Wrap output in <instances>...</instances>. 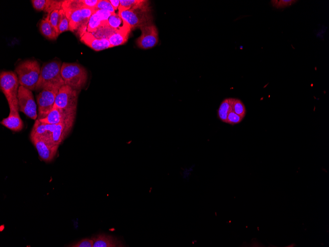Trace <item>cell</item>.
<instances>
[{
  "label": "cell",
  "instance_id": "cell-1",
  "mask_svg": "<svg viewBox=\"0 0 329 247\" xmlns=\"http://www.w3.org/2000/svg\"><path fill=\"white\" fill-rule=\"evenodd\" d=\"M62 65L59 61L44 64L41 68L39 78L34 90H42L48 86L60 88L65 85L61 74Z\"/></svg>",
  "mask_w": 329,
  "mask_h": 247
},
{
  "label": "cell",
  "instance_id": "cell-2",
  "mask_svg": "<svg viewBox=\"0 0 329 247\" xmlns=\"http://www.w3.org/2000/svg\"><path fill=\"white\" fill-rule=\"evenodd\" d=\"M84 7L81 0H64L62 9L69 20V30L76 32L80 37L87 32L88 22L83 16L81 8Z\"/></svg>",
  "mask_w": 329,
  "mask_h": 247
},
{
  "label": "cell",
  "instance_id": "cell-3",
  "mask_svg": "<svg viewBox=\"0 0 329 247\" xmlns=\"http://www.w3.org/2000/svg\"><path fill=\"white\" fill-rule=\"evenodd\" d=\"M41 68L36 60H26L19 63L15 71L18 74L20 85L34 90L39 78Z\"/></svg>",
  "mask_w": 329,
  "mask_h": 247
},
{
  "label": "cell",
  "instance_id": "cell-4",
  "mask_svg": "<svg viewBox=\"0 0 329 247\" xmlns=\"http://www.w3.org/2000/svg\"><path fill=\"white\" fill-rule=\"evenodd\" d=\"M61 74L65 85L78 91L85 86L88 78L86 69L75 63H63L61 67Z\"/></svg>",
  "mask_w": 329,
  "mask_h": 247
},
{
  "label": "cell",
  "instance_id": "cell-5",
  "mask_svg": "<svg viewBox=\"0 0 329 247\" xmlns=\"http://www.w3.org/2000/svg\"><path fill=\"white\" fill-rule=\"evenodd\" d=\"M118 15L132 29L153 23L150 7L129 10L118 9Z\"/></svg>",
  "mask_w": 329,
  "mask_h": 247
},
{
  "label": "cell",
  "instance_id": "cell-6",
  "mask_svg": "<svg viewBox=\"0 0 329 247\" xmlns=\"http://www.w3.org/2000/svg\"><path fill=\"white\" fill-rule=\"evenodd\" d=\"M19 85L16 73L13 71L0 72V90L7 100L9 107L18 106L17 95Z\"/></svg>",
  "mask_w": 329,
  "mask_h": 247
},
{
  "label": "cell",
  "instance_id": "cell-7",
  "mask_svg": "<svg viewBox=\"0 0 329 247\" xmlns=\"http://www.w3.org/2000/svg\"><path fill=\"white\" fill-rule=\"evenodd\" d=\"M79 92L68 85H64L59 90L54 106L76 113Z\"/></svg>",
  "mask_w": 329,
  "mask_h": 247
},
{
  "label": "cell",
  "instance_id": "cell-8",
  "mask_svg": "<svg viewBox=\"0 0 329 247\" xmlns=\"http://www.w3.org/2000/svg\"><path fill=\"white\" fill-rule=\"evenodd\" d=\"M59 88L48 86L43 88L37 95L38 106V119L44 118L52 109Z\"/></svg>",
  "mask_w": 329,
  "mask_h": 247
},
{
  "label": "cell",
  "instance_id": "cell-9",
  "mask_svg": "<svg viewBox=\"0 0 329 247\" xmlns=\"http://www.w3.org/2000/svg\"><path fill=\"white\" fill-rule=\"evenodd\" d=\"M17 99L19 111L29 118L36 120L38 117L36 104L32 90L20 85Z\"/></svg>",
  "mask_w": 329,
  "mask_h": 247
},
{
  "label": "cell",
  "instance_id": "cell-10",
  "mask_svg": "<svg viewBox=\"0 0 329 247\" xmlns=\"http://www.w3.org/2000/svg\"><path fill=\"white\" fill-rule=\"evenodd\" d=\"M37 150L39 157L45 162L52 161L55 157L59 145L54 143L51 138L47 137L30 138Z\"/></svg>",
  "mask_w": 329,
  "mask_h": 247
},
{
  "label": "cell",
  "instance_id": "cell-11",
  "mask_svg": "<svg viewBox=\"0 0 329 247\" xmlns=\"http://www.w3.org/2000/svg\"><path fill=\"white\" fill-rule=\"evenodd\" d=\"M141 34L136 39V44L138 47L143 49L153 48L158 42V31L153 24L141 27Z\"/></svg>",
  "mask_w": 329,
  "mask_h": 247
},
{
  "label": "cell",
  "instance_id": "cell-12",
  "mask_svg": "<svg viewBox=\"0 0 329 247\" xmlns=\"http://www.w3.org/2000/svg\"><path fill=\"white\" fill-rule=\"evenodd\" d=\"M75 116L76 113L71 114L57 125L51 137L54 143L59 145L68 135L73 127Z\"/></svg>",
  "mask_w": 329,
  "mask_h": 247
},
{
  "label": "cell",
  "instance_id": "cell-13",
  "mask_svg": "<svg viewBox=\"0 0 329 247\" xmlns=\"http://www.w3.org/2000/svg\"><path fill=\"white\" fill-rule=\"evenodd\" d=\"M9 109L8 116L3 118L0 123L14 132H19L23 129L24 124L19 115V106H9Z\"/></svg>",
  "mask_w": 329,
  "mask_h": 247
},
{
  "label": "cell",
  "instance_id": "cell-14",
  "mask_svg": "<svg viewBox=\"0 0 329 247\" xmlns=\"http://www.w3.org/2000/svg\"><path fill=\"white\" fill-rule=\"evenodd\" d=\"M80 37L82 42L96 51L112 47L108 39L97 38L91 33L86 32Z\"/></svg>",
  "mask_w": 329,
  "mask_h": 247
},
{
  "label": "cell",
  "instance_id": "cell-15",
  "mask_svg": "<svg viewBox=\"0 0 329 247\" xmlns=\"http://www.w3.org/2000/svg\"><path fill=\"white\" fill-rule=\"evenodd\" d=\"M93 247H124L123 242L114 236L100 234L93 236Z\"/></svg>",
  "mask_w": 329,
  "mask_h": 247
},
{
  "label": "cell",
  "instance_id": "cell-16",
  "mask_svg": "<svg viewBox=\"0 0 329 247\" xmlns=\"http://www.w3.org/2000/svg\"><path fill=\"white\" fill-rule=\"evenodd\" d=\"M57 125L46 124L37 119L31 130L30 138L47 137L51 138L52 134Z\"/></svg>",
  "mask_w": 329,
  "mask_h": 247
},
{
  "label": "cell",
  "instance_id": "cell-17",
  "mask_svg": "<svg viewBox=\"0 0 329 247\" xmlns=\"http://www.w3.org/2000/svg\"><path fill=\"white\" fill-rule=\"evenodd\" d=\"M76 113L70 112L54 106L47 116L39 119L40 121L49 124H58L71 114Z\"/></svg>",
  "mask_w": 329,
  "mask_h": 247
},
{
  "label": "cell",
  "instance_id": "cell-18",
  "mask_svg": "<svg viewBox=\"0 0 329 247\" xmlns=\"http://www.w3.org/2000/svg\"><path fill=\"white\" fill-rule=\"evenodd\" d=\"M131 30V29L129 25L125 22L124 26L117 30L108 39L112 46H119L126 43L129 38Z\"/></svg>",
  "mask_w": 329,
  "mask_h": 247
},
{
  "label": "cell",
  "instance_id": "cell-19",
  "mask_svg": "<svg viewBox=\"0 0 329 247\" xmlns=\"http://www.w3.org/2000/svg\"><path fill=\"white\" fill-rule=\"evenodd\" d=\"M50 14H47L46 17L41 20L39 24V30L42 35L49 39H56L59 36L55 29L50 22Z\"/></svg>",
  "mask_w": 329,
  "mask_h": 247
},
{
  "label": "cell",
  "instance_id": "cell-20",
  "mask_svg": "<svg viewBox=\"0 0 329 247\" xmlns=\"http://www.w3.org/2000/svg\"><path fill=\"white\" fill-rule=\"evenodd\" d=\"M234 98H229L224 99L221 103L218 110V116L223 122L227 123L229 113L232 110Z\"/></svg>",
  "mask_w": 329,
  "mask_h": 247
},
{
  "label": "cell",
  "instance_id": "cell-21",
  "mask_svg": "<svg viewBox=\"0 0 329 247\" xmlns=\"http://www.w3.org/2000/svg\"><path fill=\"white\" fill-rule=\"evenodd\" d=\"M120 5L118 9L129 10L139 8L149 7L148 0H120Z\"/></svg>",
  "mask_w": 329,
  "mask_h": 247
},
{
  "label": "cell",
  "instance_id": "cell-22",
  "mask_svg": "<svg viewBox=\"0 0 329 247\" xmlns=\"http://www.w3.org/2000/svg\"><path fill=\"white\" fill-rule=\"evenodd\" d=\"M116 31L108 24H105L98 28L92 34L97 38L108 39Z\"/></svg>",
  "mask_w": 329,
  "mask_h": 247
},
{
  "label": "cell",
  "instance_id": "cell-23",
  "mask_svg": "<svg viewBox=\"0 0 329 247\" xmlns=\"http://www.w3.org/2000/svg\"><path fill=\"white\" fill-rule=\"evenodd\" d=\"M107 24V22L102 21L96 11L90 17L87 27V32L93 33L100 26Z\"/></svg>",
  "mask_w": 329,
  "mask_h": 247
},
{
  "label": "cell",
  "instance_id": "cell-24",
  "mask_svg": "<svg viewBox=\"0 0 329 247\" xmlns=\"http://www.w3.org/2000/svg\"><path fill=\"white\" fill-rule=\"evenodd\" d=\"M107 24L111 27L117 30L121 28L125 24V21L120 16L115 13L111 14L107 21Z\"/></svg>",
  "mask_w": 329,
  "mask_h": 247
},
{
  "label": "cell",
  "instance_id": "cell-25",
  "mask_svg": "<svg viewBox=\"0 0 329 247\" xmlns=\"http://www.w3.org/2000/svg\"><path fill=\"white\" fill-rule=\"evenodd\" d=\"M69 20L64 9L60 10V19L58 26L59 35L65 31L69 30Z\"/></svg>",
  "mask_w": 329,
  "mask_h": 247
},
{
  "label": "cell",
  "instance_id": "cell-26",
  "mask_svg": "<svg viewBox=\"0 0 329 247\" xmlns=\"http://www.w3.org/2000/svg\"><path fill=\"white\" fill-rule=\"evenodd\" d=\"M232 110L243 118L246 114V108L244 104L239 99L234 98L232 104Z\"/></svg>",
  "mask_w": 329,
  "mask_h": 247
},
{
  "label": "cell",
  "instance_id": "cell-27",
  "mask_svg": "<svg viewBox=\"0 0 329 247\" xmlns=\"http://www.w3.org/2000/svg\"><path fill=\"white\" fill-rule=\"evenodd\" d=\"M60 19V10H53L50 15L49 20L52 26L55 29L57 34L59 35L58 26Z\"/></svg>",
  "mask_w": 329,
  "mask_h": 247
},
{
  "label": "cell",
  "instance_id": "cell-28",
  "mask_svg": "<svg viewBox=\"0 0 329 247\" xmlns=\"http://www.w3.org/2000/svg\"><path fill=\"white\" fill-rule=\"evenodd\" d=\"M96 10H104L110 12L111 14L114 13V9L109 0H99Z\"/></svg>",
  "mask_w": 329,
  "mask_h": 247
},
{
  "label": "cell",
  "instance_id": "cell-29",
  "mask_svg": "<svg viewBox=\"0 0 329 247\" xmlns=\"http://www.w3.org/2000/svg\"><path fill=\"white\" fill-rule=\"evenodd\" d=\"M93 240L91 239L85 238L75 243H73L68 247H93Z\"/></svg>",
  "mask_w": 329,
  "mask_h": 247
},
{
  "label": "cell",
  "instance_id": "cell-30",
  "mask_svg": "<svg viewBox=\"0 0 329 247\" xmlns=\"http://www.w3.org/2000/svg\"><path fill=\"white\" fill-rule=\"evenodd\" d=\"M33 7L38 11H45L48 6L49 0H32Z\"/></svg>",
  "mask_w": 329,
  "mask_h": 247
},
{
  "label": "cell",
  "instance_id": "cell-31",
  "mask_svg": "<svg viewBox=\"0 0 329 247\" xmlns=\"http://www.w3.org/2000/svg\"><path fill=\"white\" fill-rule=\"evenodd\" d=\"M243 119L232 110L228 115L227 123L231 125L236 124L240 123Z\"/></svg>",
  "mask_w": 329,
  "mask_h": 247
},
{
  "label": "cell",
  "instance_id": "cell-32",
  "mask_svg": "<svg viewBox=\"0 0 329 247\" xmlns=\"http://www.w3.org/2000/svg\"><path fill=\"white\" fill-rule=\"evenodd\" d=\"M273 5L274 6H275L277 8H280V7H284L287 6L291 5L292 4L294 3L295 1V0H272L271 1Z\"/></svg>",
  "mask_w": 329,
  "mask_h": 247
},
{
  "label": "cell",
  "instance_id": "cell-33",
  "mask_svg": "<svg viewBox=\"0 0 329 247\" xmlns=\"http://www.w3.org/2000/svg\"><path fill=\"white\" fill-rule=\"evenodd\" d=\"M99 1V0H81L84 7L95 10Z\"/></svg>",
  "mask_w": 329,
  "mask_h": 247
},
{
  "label": "cell",
  "instance_id": "cell-34",
  "mask_svg": "<svg viewBox=\"0 0 329 247\" xmlns=\"http://www.w3.org/2000/svg\"><path fill=\"white\" fill-rule=\"evenodd\" d=\"M96 12L104 22H107V19L111 14L110 12L104 10H96Z\"/></svg>",
  "mask_w": 329,
  "mask_h": 247
},
{
  "label": "cell",
  "instance_id": "cell-35",
  "mask_svg": "<svg viewBox=\"0 0 329 247\" xmlns=\"http://www.w3.org/2000/svg\"><path fill=\"white\" fill-rule=\"evenodd\" d=\"M109 1L115 10L117 9L120 5V0H110Z\"/></svg>",
  "mask_w": 329,
  "mask_h": 247
}]
</instances>
